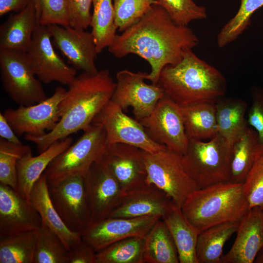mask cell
I'll use <instances>...</instances> for the list:
<instances>
[{"instance_id":"obj_1","label":"cell","mask_w":263,"mask_h":263,"mask_svg":"<svg viewBox=\"0 0 263 263\" xmlns=\"http://www.w3.org/2000/svg\"><path fill=\"white\" fill-rule=\"evenodd\" d=\"M199 39L188 26L176 24L161 6L153 4L139 21L119 35L108 47L115 57L134 54L151 67L146 79L156 84L163 69L179 62Z\"/></svg>"},{"instance_id":"obj_2","label":"cell","mask_w":263,"mask_h":263,"mask_svg":"<svg viewBox=\"0 0 263 263\" xmlns=\"http://www.w3.org/2000/svg\"><path fill=\"white\" fill-rule=\"evenodd\" d=\"M116 82L107 69L95 73L82 72L68 86L61 101L60 118L56 126L41 136L25 135L41 153L54 142L85 130L111 99Z\"/></svg>"},{"instance_id":"obj_3","label":"cell","mask_w":263,"mask_h":263,"mask_svg":"<svg viewBox=\"0 0 263 263\" xmlns=\"http://www.w3.org/2000/svg\"><path fill=\"white\" fill-rule=\"evenodd\" d=\"M156 84L180 106L215 102L226 90L222 74L192 50L187 52L178 63L165 67Z\"/></svg>"},{"instance_id":"obj_4","label":"cell","mask_w":263,"mask_h":263,"mask_svg":"<svg viewBox=\"0 0 263 263\" xmlns=\"http://www.w3.org/2000/svg\"><path fill=\"white\" fill-rule=\"evenodd\" d=\"M181 208L201 232L221 223L241 220L249 206L243 184L228 181L195 190Z\"/></svg>"},{"instance_id":"obj_5","label":"cell","mask_w":263,"mask_h":263,"mask_svg":"<svg viewBox=\"0 0 263 263\" xmlns=\"http://www.w3.org/2000/svg\"><path fill=\"white\" fill-rule=\"evenodd\" d=\"M232 148L218 133L207 142L189 140L182 155L184 168L198 189L228 181Z\"/></svg>"},{"instance_id":"obj_6","label":"cell","mask_w":263,"mask_h":263,"mask_svg":"<svg viewBox=\"0 0 263 263\" xmlns=\"http://www.w3.org/2000/svg\"><path fill=\"white\" fill-rule=\"evenodd\" d=\"M107 145L105 131L92 123L79 139L54 158L44 174L48 183L66 178L85 176L92 165L101 157Z\"/></svg>"},{"instance_id":"obj_7","label":"cell","mask_w":263,"mask_h":263,"mask_svg":"<svg viewBox=\"0 0 263 263\" xmlns=\"http://www.w3.org/2000/svg\"><path fill=\"white\" fill-rule=\"evenodd\" d=\"M144 158L150 182L165 191L179 207L198 189L185 170L181 155L166 147L154 153L144 151Z\"/></svg>"},{"instance_id":"obj_8","label":"cell","mask_w":263,"mask_h":263,"mask_svg":"<svg viewBox=\"0 0 263 263\" xmlns=\"http://www.w3.org/2000/svg\"><path fill=\"white\" fill-rule=\"evenodd\" d=\"M0 70L5 92L19 105H34L47 98L26 53L0 49Z\"/></svg>"},{"instance_id":"obj_9","label":"cell","mask_w":263,"mask_h":263,"mask_svg":"<svg viewBox=\"0 0 263 263\" xmlns=\"http://www.w3.org/2000/svg\"><path fill=\"white\" fill-rule=\"evenodd\" d=\"M138 121L154 142L181 155L186 152L189 139L181 106L165 94L150 114Z\"/></svg>"},{"instance_id":"obj_10","label":"cell","mask_w":263,"mask_h":263,"mask_svg":"<svg viewBox=\"0 0 263 263\" xmlns=\"http://www.w3.org/2000/svg\"><path fill=\"white\" fill-rule=\"evenodd\" d=\"M48 188L51 201L64 224L71 231L81 234L92 223L84 177L75 176L56 183H48Z\"/></svg>"},{"instance_id":"obj_11","label":"cell","mask_w":263,"mask_h":263,"mask_svg":"<svg viewBox=\"0 0 263 263\" xmlns=\"http://www.w3.org/2000/svg\"><path fill=\"white\" fill-rule=\"evenodd\" d=\"M47 26L38 24L26 55L38 78L45 84L57 82L69 86L76 69L68 65L55 51Z\"/></svg>"},{"instance_id":"obj_12","label":"cell","mask_w":263,"mask_h":263,"mask_svg":"<svg viewBox=\"0 0 263 263\" xmlns=\"http://www.w3.org/2000/svg\"><path fill=\"white\" fill-rule=\"evenodd\" d=\"M66 91L58 86L45 100L30 106L7 109L3 114L17 135L41 136L52 130L59 121L60 104Z\"/></svg>"},{"instance_id":"obj_13","label":"cell","mask_w":263,"mask_h":263,"mask_svg":"<svg viewBox=\"0 0 263 263\" xmlns=\"http://www.w3.org/2000/svg\"><path fill=\"white\" fill-rule=\"evenodd\" d=\"M92 123L103 128L106 133L107 145L124 144L150 153H154L166 148L152 140L139 121L127 115L111 99Z\"/></svg>"},{"instance_id":"obj_14","label":"cell","mask_w":263,"mask_h":263,"mask_svg":"<svg viewBox=\"0 0 263 263\" xmlns=\"http://www.w3.org/2000/svg\"><path fill=\"white\" fill-rule=\"evenodd\" d=\"M148 73L123 70L116 74V85L111 100L123 111L129 107L138 121L148 116L164 95L157 84L145 82Z\"/></svg>"},{"instance_id":"obj_15","label":"cell","mask_w":263,"mask_h":263,"mask_svg":"<svg viewBox=\"0 0 263 263\" xmlns=\"http://www.w3.org/2000/svg\"><path fill=\"white\" fill-rule=\"evenodd\" d=\"M110 170L119 183L123 195L150 183L144 150L124 144H108L98 161Z\"/></svg>"},{"instance_id":"obj_16","label":"cell","mask_w":263,"mask_h":263,"mask_svg":"<svg viewBox=\"0 0 263 263\" xmlns=\"http://www.w3.org/2000/svg\"><path fill=\"white\" fill-rule=\"evenodd\" d=\"M161 216L108 217L91 223L82 233V241L96 252L118 241L131 237L145 238Z\"/></svg>"},{"instance_id":"obj_17","label":"cell","mask_w":263,"mask_h":263,"mask_svg":"<svg viewBox=\"0 0 263 263\" xmlns=\"http://www.w3.org/2000/svg\"><path fill=\"white\" fill-rule=\"evenodd\" d=\"M47 27L53 44L73 67L87 73L98 72L95 61L98 54L91 32L70 26Z\"/></svg>"},{"instance_id":"obj_18","label":"cell","mask_w":263,"mask_h":263,"mask_svg":"<svg viewBox=\"0 0 263 263\" xmlns=\"http://www.w3.org/2000/svg\"><path fill=\"white\" fill-rule=\"evenodd\" d=\"M84 180L92 223L108 217L123 195L119 183L99 161L92 165Z\"/></svg>"},{"instance_id":"obj_19","label":"cell","mask_w":263,"mask_h":263,"mask_svg":"<svg viewBox=\"0 0 263 263\" xmlns=\"http://www.w3.org/2000/svg\"><path fill=\"white\" fill-rule=\"evenodd\" d=\"M41 218L29 200L0 184V236L37 230Z\"/></svg>"},{"instance_id":"obj_20","label":"cell","mask_w":263,"mask_h":263,"mask_svg":"<svg viewBox=\"0 0 263 263\" xmlns=\"http://www.w3.org/2000/svg\"><path fill=\"white\" fill-rule=\"evenodd\" d=\"M230 249L223 254L221 263H252L263 247V208H249L240 220Z\"/></svg>"},{"instance_id":"obj_21","label":"cell","mask_w":263,"mask_h":263,"mask_svg":"<svg viewBox=\"0 0 263 263\" xmlns=\"http://www.w3.org/2000/svg\"><path fill=\"white\" fill-rule=\"evenodd\" d=\"M172 201L165 191L150 183L123 195L108 217L135 218L152 215L162 216Z\"/></svg>"},{"instance_id":"obj_22","label":"cell","mask_w":263,"mask_h":263,"mask_svg":"<svg viewBox=\"0 0 263 263\" xmlns=\"http://www.w3.org/2000/svg\"><path fill=\"white\" fill-rule=\"evenodd\" d=\"M29 200L39 214L42 223L59 237L68 250L82 241L81 234L68 228L54 207L50 197L47 180L44 173L34 184Z\"/></svg>"},{"instance_id":"obj_23","label":"cell","mask_w":263,"mask_h":263,"mask_svg":"<svg viewBox=\"0 0 263 263\" xmlns=\"http://www.w3.org/2000/svg\"><path fill=\"white\" fill-rule=\"evenodd\" d=\"M33 0L24 9L11 14L0 26V49L26 53L38 24Z\"/></svg>"},{"instance_id":"obj_24","label":"cell","mask_w":263,"mask_h":263,"mask_svg":"<svg viewBox=\"0 0 263 263\" xmlns=\"http://www.w3.org/2000/svg\"><path fill=\"white\" fill-rule=\"evenodd\" d=\"M73 141V138L68 136L54 142L36 156L30 153L20 159L17 164V192L29 200L35 183L52 160L66 150Z\"/></svg>"},{"instance_id":"obj_25","label":"cell","mask_w":263,"mask_h":263,"mask_svg":"<svg viewBox=\"0 0 263 263\" xmlns=\"http://www.w3.org/2000/svg\"><path fill=\"white\" fill-rule=\"evenodd\" d=\"M162 219L166 224L176 245L180 263H198L196 249L200 231L183 214L181 208L173 201Z\"/></svg>"},{"instance_id":"obj_26","label":"cell","mask_w":263,"mask_h":263,"mask_svg":"<svg viewBox=\"0 0 263 263\" xmlns=\"http://www.w3.org/2000/svg\"><path fill=\"white\" fill-rule=\"evenodd\" d=\"M215 106L218 134L232 148L249 127L245 118L247 103L228 98L217 101Z\"/></svg>"},{"instance_id":"obj_27","label":"cell","mask_w":263,"mask_h":263,"mask_svg":"<svg viewBox=\"0 0 263 263\" xmlns=\"http://www.w3.org/2000/svg\"><path fill=\"white\" fill-rule=\"evenodd\" d=\"M240 222L221 223L201 231L196 249L197 263H221L225 244L237 232Z\"/></svg>"},{"instance_id":"obj_28","label":"cell","mask_w":263,"mask_h":263,"mask_svg":"<svg viewBox=\"0 0 263 263\" xmlns=\"http://www.w3.org/2000/svg\"><path fill=\"white\" fill-rule=\"evenodd\" d=\"M189 140L211 139L218 133L215 102L181 106Z\"/></svg>"},{"instance_id":"obj_29","label":"cell","mask_w":263,"mask_h":263,"mask_svg":"<svg viewBox=\"0 0 263 263\" xmlns=\"http://www.w3.org/2000/svg\"><path fill=\"white\" fill-rule=\"evenodd\" d=\"M257 132L248 127L232 148L229 181L243 184L263 147Z\"/></svg>"},{"instance_id":"obj_30","label":"cell","mask_w":263,"mask_h":263,"mask_svg":"<svg viewBox=\"0 0 263 263\" xmlns=\"http://www.w3.org/2000/svg\"><path fill=\"white\" fill-rule=\"evenodd\" d=\"M144 263H179L172 237L161 218L145 238Z\"/></svg>"},{"instance_id":"obj_31","label":"cell","mask_w":263,"mask_h":263,"mask_svg":"<svg viewBox=\"0 0 263 263\" xmlns=\"http://www.w3.org/2000/svg\"><path fill=\"white\" fill-rule=\"evenodd\" d=\"M38 230L0 236V263H33Z\"/></svg>"},{"instance_id":"obj_32","label":"cell","mask_w":263,"mask_h":263,"mask_svg":"<svg viewBox=\"0 0 263 263\" xmlns=\"http://www.w3.org/2000/svg\"><path fill=\"white\" fill-rule=\"evenodd\" d=\"M90 27L98 54L108 48L114 39L117 28L113 0H94Z\"/></svg>"},{"instance_id":"obj_33","label":"cell","mask_w":263,"mask_h":263,"mask_svg":"<svg viewBox=\"0 0 263 263\" xmlns=\"http://www.w3.org/2000/svg\"><path fill=\"white\" fill-rule=\"evenodd\" d=\"M145 238L131 237L96 252L95 263H144Z\"/></svg>"},{"instance_id":"obj_34","label":"cell","mask_w":263,"mask_h":263,"mask_svg":"<svg viewBox=\"0 0 263 263\" xmlns=\"http://www.w3.org/2000/svg\"><path fill=\"white\" fill-rule=\"evenodd\" d=\"M69 251L59 237L41 223L33 263H68Z\"/></svg>"},{"instance_id":"obj_35","label":"cell","mask_w":263,"mask_h":263,"mask_svg":"<svg viewBox=\"0 0 263 263\" xmlns=\"http://www.w3.org/2000/svg\"><path fill=\"white\" fill-rule=\"evenodd\" d=\"M32 153L30 148L23 144L0 139V184L17 190V164L19 160Z\"/></svg>"},{"instance_id":"obj_36","label":"cell","mask_w":263,"mask_h":263,"mask_svg":"<svg viewBox=\"0 0 263 263\" xmlns=\"http://www.w3.org/2000/svg\"><path fill=\"white\" fill-rule=\"evenodd\" d=\"M263 5V0H241L236 14L221 29L217 37L219 47L236 40L249 24L253 13Z\"/></svg>"},{"instance_id":"obj_37","label":"cell","mask_w":263,"mask_h":263,"mask_svg":"<svg viewBox=\"0 0 263 263\" xmlns=\"http://www.w3.org/2000/svg\"><path fill=\"white\" fill-rule=\"evenodd\" d=\"M156 0H113L115 25L122 32L139 21Z\"/></svg>"},{"instance_id":"obj_38","label":"cell","mask_w":263,"mask_h":263,"mask_svg":"<svg viewBox=\"0 0 263 263\" xmlns=\"http://www.w3.org/2000/svg\"><path fill=\"white\" fill-rule=\"evenodd\" d=\"M177 25L186 26L192 21L207 18L206 8L192 0H156Z\"/></svg>"},{"instance_id":"obj_39","label":"cell","mask_w":263,"mask_h":263,"mask_svg":"<svg viewBox=\"0 0 263 263\" xmlns=\"http://www.w3.org/2000/svg\"><path fill=\"white\" fill-rule=\"evenodd\" d=\"M249 208H263V146L243 183Z\"/></svg>"},{"instance_id":"obj_40","label":"cell","mask_w":263,"mask_h":263,"mask_svg":"<svg viewBox=\"0 0 263 263\" xmlns=\"http://www.w3.org/2000/svg\"><path fill=\"white\" fill-rule=\"evenodd\" d=\"M39 24L69 26L66 0H40Z\"/></svg>"},{"instance_id":"obj_41","label":"cell","mask_w":263,"mask_h":263,"mask_svg":"<svg viewBox=\"0 0 263 263\" xmlns=\"http://www.w3.org/2000/svg\"><path fill=\"white\" fill-rule=\"evenodd\" d=\"M94 0H66L69 26L86 29L90 26L91 7Z\"/></svg>"},{"instance_id":"obj_42","label":"cell","mask_w":263,"mask_h":263,"mask_svg":"<svg viewBox=\"0 0 263 263\" xmlns=\"http://www.w3.org/2000/svg\"><path fill=\"white\" fill-rule=\"evenodd\" d=\"M251 94L252 103L247 120L248 124L257 132L260 142L263 145V90L255 88Z\"/></svg>"},{"instance_id":"obj_43","label":"cell","mask_w":263,"mask_h":263,"mask_svg":"<svg viewBox=\"0 0 263 263\" xmlns=\"http://www.w3.org/2000/svg\"><path fill=\"white\" fill-rule=\"evenodd\" d=\"M68 251V263H95L96 252L83 241Z\"/></svg>"},{"instance_id":"obj_44","label":"cell","mask_w":263,"mask_h":263,"mask_svg":"<svg viewBox=\"0 0 263 263\" xmlns=\"http://www.w3.org/2000/svg\"><path fill=\"white\" fill-rule=\"evenodd\" d=\"M32 0H0V17L10 12H19L25 8Z\"/></svg>"},{"instance_id":"obj_45","label":"cell","mask_w":263,"mask_h":263,"mask_svg":"<svg viewBox=\"0 0 263 263\" xmlns=\"http://www.w3.org/2000/svg\"><path fill=\"white\" fill-rule=\"evenodd\" d=\"M0 136L10 142L22 144L4 114L0 113Z\"/></svg>"},{"instance_id":"obj_46","label":"cell","mask_w":263,"mask_h":263,"mask_svg":"<svg viewBox=\"0 0 263 263\" xmlns=\"http://www.w3.org/2000/svg\"><path fill=\"white\" fill-rule=\"evenodd\" d=\"M36 9L37 16L39 20L40 13V0H33Z\"/></svg>"},{"instance_id":"obj_47","label":"cell","mask_w":263,"mask_h":263,"mask_svg":"<svg viewBox=\"0 0 263 263\" xmlns=\"http://www.w3.org/2000/svg\"><path fill=\"white\" fill-rule=\"evenodd\" d=\"M255 263H263V247L260 250L257 254L255 260Z\"/></svg>"}]
</instances>
